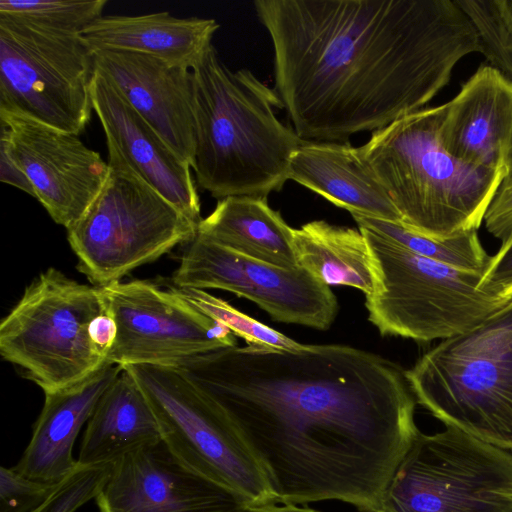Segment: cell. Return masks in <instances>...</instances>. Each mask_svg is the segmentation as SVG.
<instances>
[{
    "label": "cell",
    "mask_w": 512,
    "mask_h": 512,
    "mask_svg": "<svg viewBox=\"0 0 512 512\" xmlns=\"http://www.w3.org/2000/svg\"><path fill=\"white\" fill-rule=\"evenodd\" d=\"M60 483V482H59ZM58 484L32 480L6 467L0 468V512H32Z\"/></svg>",
    "instance_id": "30"
},
{
    "label": "cell",
    "mask_w": 512,
    "mask_h": 512,
    "mask_svg": "<svg viewBox=\"0 0 512 512\" xmlns=\"http://www.w3.org/2000/svg\"><path fill=\"white\" fill-rule=\"evenodd\" d=\"M0 180L15 186L35 198V192L28 177L15 162L7 144L0 139Z\"/></svg>",
    "instance_id": "33"
},
{
    "label": "cell",
    "mask_w": 512,
    "mask_h": 512,
    "mask_svg": "<svg viewBox=\"0 0 512 512\" xmlns=\"http://www.w3.org/2000/svg\"><path fill=\"white\" fill-rule=\"evenodd\" d=\"M175 368L233 424L275 503L336 500L378 512L420 432L406 370L353 346H235Z\"/></svg>",
    "instance_id": "1"
},
{
    "label": "cell",
    "mask_w": 512,
    "mask_h": 512,
    "mask_svg": "<svg viewBox=\"0 0 512 512\" xmlns=\"http://www.w3.org/2000/svg\"><path fill=\"white\" fill-rule=\"evenodd\" d=\"M89 333L94 345L107 358L117 337L116 321L110 313L109 308L92 320Z\"/></svg>",
    "instance_id": "34"
},
{
    "label": "cell",
    "mask_w": 512,
    "mask_h": 512,
    "mask_svg": "<svg viewBox=\"0 0 512 512\" xmlns=\"http://www.w3.org/2000/svg\"><path fill=\"white\" fill-rule=\"evenodd\" d=\"M477 32L480 53L512 80V29L497 0H455Z\"/></svg>",
    "instance_id": "28"
},
{
    "label": "cell",
    "mask_w": 512,
    "mask_h": 512,
    "mask_svg": "<svg viewBox=\"0 0 512 512\" xmlns=\"http://www.w3.org/2000/svg\"><path fill=\"white\" fill-rule=\"evenodd\" d=\"M91 100L106 144L112 145L166 200L199 224L201 204L191 165L130 106L114 83L96 69Z\"/></svg>",
    "instance_id": "17"
},
{
    "label": "cell",
    "mask_w": 512,
    "mask_h": 512,
    "mask_svg": "<svg viewBox=\"0 0 512 512\" xmlns=\"http://www.w3.org/2000/svg\"><path fill=\"white\" fill-rule=\"evenodd\" d=\"M121 371V366L107 362L75 385L45 393L31 439L13 469L49 484H58L71 474L78 466L72 450L80 429Z\"/></svg>",
    "instance_id": "19"
},
{
    "label": "cell",
    "mask_w": 512,
    "mask_h": 512,
    "mask_svg": "<svg viewBox=\"0 0 512 512\" xmlns=\"http://www.w3.org/2000/svg\"><path fill=\"white\" fill-rule=\"evenodd\" d=\"M487 231L501 243L512 237V177L503 180L484 217Z\"/></svg>",
    "instance_id": "32"
},
{
    "label": "cell",
    "mask_w": 512,
    "mask_h": 512,
    "mask_svg": "<svg viewBox=\"0 0 512 512\" xmlns=\"http://www.w3.org/2000/svg\"><path fill=\"white\" fill-rule=\"evenodd\" d=\"M289 180L351 215L401 223L399 212L360 147L349 142L305 141L291 157Z\"/></svg>",
    "instance_id": "20"
},
{
    "label": "cell",
    "mask_w": 512,
    "mask_h": 512,
    "mask_svg": "<svg viewBox=\"0 0 512 512\" xmlns=\"http://www.w3.org/2000/svg\"><path fill=\"white\" fill-rule=\"evenodd\" d=\"M507 167H508V176L506 178H510V177H512V148H511V151H510V154L508 157Z\"/></svg>",
    "instance_id": "37"
},
{
    "label": "cell",
    "mask_w": 512,
    "mask_h": 512,
    "mask_svg": "<svg viewBox=\"0 0 512 512\" xmlns=\"http://www.w3.org/2000/svg\"><path fill=\"white\" fill-rule=\"evenodd\" d=\"M445 105L424 107L374 131L360 151L401 224L445 240L477 230L506 174L462 162L443 147Z\"/></svg>",
    "instance_id": "4"
},
{
    "label": "cell",
    "mask_w": 512,
    "mask_h": 512,
    "mask_svg": "<svg viewBox=\"0 0 512 512\" xmlns=\"http://www.w3.org/2000/svg\"><path fill=\"white\" fill-rule=\"evenodd\" d=\"M107 309L101 287L49 268L1 320V355L44 394L75 385L107 363L89 333L92 320Z\"/></svg>",
    "instance_id": "8"
},
{
    "label": "cell",
    "mask_w": 512,
    "mask_h": 512,
    "mask_svg": "<svg viewBox=\"0 0 512 512\" xmlns=\"http://www.w3.org/2000/svg\"><path fill=\"white\" fill-rule=\"evenodd\" d=\"M0 128V139L28 177L35 198L54 222L71 228L102 191L108 162L79 135L17 112L0 109Z\"/></svg>",
    "instance_id": "14"
},
{
    "label": "cell",
    "mask_w": 512,
    "mask_h": 512,
    "mask_svg": "<svg viewBox=\"0 0 512 512\" xmlns=\"http://www.w3.org/2000/svg\"><path fill=\"white\" fill-rule=\"evenodd\" d=\"M107 150V181L67 230L78 269L97 287L120 281L198 233V223L148 184L112 145Z\"/></svg>",
    "instance_id": "7"
},
{
    "label": "cell",
    "mask_w": 512,
    "mask_h": 512,
    "mask_svg": "<svg viewBox=\"0 0 512 512\" xmlns=\"http://www.w3.org/2000/svg\"><path fill=\"white\" fill-rule=\"evenodd\" d=\"M292 231L267 197L229 196L198 224V235L246 257L286 269L297 268Z\"/></svg>",
    "instance_id": "23"
},
{
    "label": "cell",
    "mask_w": 512,
    "mask_h": 512,
    "mask_svg": "<svg viewBox=\"0 0 512 512\" xmlns=\"http://www.w3.org/2000/svg\"><path fill=\"white\" fill-rule=\"evenodd\" d=\"M191 71L198 186L218 200L280 191L305 140L276 117L284 109L276 91L248 69L232 72L213 45Z\"/></svg>",
    "instance_id": "3"
},
{
    "label": "cell",
    "mask_w": 512,
    "mask_h": 512,
    "mask_svg": "<svg viewBox=\"0 0 512 512\" xmlns=\"http://www.w3.org/2000/svg\"><path fill=\"white\" fill-rule=\"evenodd\" d=\"M378 512H512V451L450 426L420 431Z\"/></svg>",
    "instance_id": "9"
},
{
    "label": "cell",
    "mask_w": 512,
    "mask_h": 512,
    "mask_svg": "<svg viewBox=\"0 0 512 512\" xmlns=\"http://www.w3.org/2000/svg\"><path fill=\"white\" fill-rule=\"evenodd\" d=\"M95 501L99 512H244L252 506L186 468L162 441L113 463Z\"/></svg>",
    "instance_id": "15"
},
{
    "label": "cell",
    "mask_w": 512,
    "mask_h": 512,
    "mask_svg": "<svg viewBox=\"0 0 512 512\" xmlns=\"http://www.w3.org/2000/svg\"><path fill=\"white\" fill-rule=\"evenodd\" d=\"M219 27L215 19L178 18L169 12L110 15L94 21L80 37L91 51L145 54L191 70L212 46Z\"/></svg>",
    "instance_id": "21"
},
{
    "label": "cell",
    "mask_w": 512,
    "mask_h": 512,
    "mask_svg": "<svg viewBox=\"0 0 512 512\" xmlns=\"http://www.w3.org/2000/svg\"><path fill=\"white\" fill-rule=\"evenodd\" d=\"M107 0H1L0 14L10 15L36 26L80 35L102 17Z\"/></svg>",
    "instance_id": "26"
},
{
    "label": "cell",
    "mask_w": 512,
    "mask_h": 512,
    "mask_svg": "<svg viewBox=\"0 0 512 512\" xmlns=\"http://www.w3.org/2000/svg\"><path fill=\"white\" fill-rule=\"evenodd\" d=\"M275 91L305 141L347 142L418 111L480 53L454 0H256Z\"/></svg>",
    "instance_id": "2"
},
{
    "label": "cell",
    "mask_w": 512,
    "mask_h": 512,
    "mask_svg": "<svg viewBox=\"0 0 512 512\" xmlns=\"http://www.w3.org/2000/svg\"><path fill=\"white\" fill-rule=\"evenodd\" d=\"M172 281L177 288L231 292L254 302L274 321L317 330L329 329L339 309L330 287L304 269L261 262L198 234L189 243Z\"/></svg>",
    "instance_id": "13"
},
{
    "label": "cell",
    "mask_w": 512,
    "mask_h": 512,
    "mask_svg": "<svg viewBox=\"0 0 512 512\" xmlns=\"http://www.w3.org/2000/svg\"><path fill=\"white\" fill-rule=\"evenodd\" d=\"M122 368L143 390L162 442L182 465L252 505L275 503L262 469L233 424L180 370L155 365Z\"/></svg>",
    "instance_id": "10"
},
{
    "label": "cell",
    "mask_w": 512,
    "mask_h": 512,
    "mask_svg": "<svg viewBox=\"0 0 512 512\" xmlns=\"http://www.w3.org/2000/svg\"><path fill=\"white\" fill-rule=\"evenodd\" d=\"M92 53L95 69L114 83L130 106L193 168L196 123L192 71L134 52Z\"/></svg>",
    "instance_id": "16"
},
{
    "label": "cell",
    "mask_w": 512,
    "mask_h": 512,
    "mask_svg": "<svg viewBox=\"0 0 512 512\" xmlns=\"http://www.w3.org/2000/svg\"><path fill=\"white\" fill-rule=\"evenodd\" d=\"M162 441L143 390L122 368L100 397L84 431L78 464L112 465L125 455Z\"/></svg>",
    "instance_id": "22"
},
{
    "label": "cell",
    "mask_w": 512,
    "mask_h": 512,
    "mask_svg": "<svg viewBox=\"0 0 512 512\" xmlns=\"http://www.w3.org/2000/svg\"><path fill=\"white\" fill-rule=\"evenodd\" d=\"M298 267L327 286H348L370 295L377 275L367 241L358 229L314 220L293 228Z\"/></svg>",
    "instance_id": "24"
},
{
    "label": "cell",
    "mask_w": 512,
    "mask_h": 512,
    "mask_svg": "<svg viewBox=\"0 0 512 512\" xmlns=\"http://www.w3.org/2000/svg\"><path fill=\"white\" fill-rule=\"evenodd\" d=\"M111 466L78 464L32 512H75L97 497L109 477Z\"/></svg>",
    "instance_id": "29"
},
{
    "label": "cell",
    "mask_w": 512,
    "mask_h": 512,
    "mask_svg": "<svg viewBox=\"0 0 512 512\" xmlns=\"http://www.w3.org/2000/svg\"><path fill=\"white\" fill-rule=\"evenodd\" d=\"M501 12L512 29V0H497Z\"/></svg>",
    "instance_id": "36"
},
{
    "label": "cell",
    "mask_w": 512,
    "mask_h": 512,
    "mask_svg": "<svg viewBox=\"0 0 512 512\" xmlns=\"http://www.w3.org/2000/svg\"><path fill=\"white\" fill-rule=\"evenodd\" d=\"M174 290L210 318L227 326L235 336L245 340L248 346L281 350H298L304 344L240 312L228 302L196 288Z\"/></svg>",
    "instance_id": "27"
},
{
    "label": "cell",
    "mask_w": 512,
    "mask_h": 512,
    "mask_svg": "<svg viewBox=\"0 0 512 512\" xmlns=\"http://www.w3.org/2000/svg\"><path fill=\"white\" fill-rule=\"evenodd\" d=\"M358 228L369 229L397 242L420 256L463 270L483 272L490 257L483 248L477 230L439 240L416 233L399 222L352 214Z\"/></svg>",
    "instance_id": "25"
},
{
    "label": "cell",
    "mask_w": 512,
    "mask_h": 512,
    "mask_svg": "<svg viewBox=\"0 0 512 512\" xmlns=\"http://www.w3.org/2000/svg\"><path fill=\"white\" fill-rule=\"evenodd\" d=\"M478 289L492 296L512 299V237L501 243L498 252L490 257Z\"/></svg>",
    "instance_id": "31"
},
{
    "label": "cell",
    "mask_w": 512,
    "mask_h": 512,
    "mask_svg": "<svg viewBox=\"0 0 512 512\" xmlns=\"http://www.w3.org/2000/svg\"><path fill=\"white\" fill-rule=\"evenodd\" d=\"M270 503L249 506L244 512H320L306 505L291 503Z\"/></svg>",
    "instance_id": "35"
},
{
    "label": "cell",
    "mask_w": 512,
    "mask_h": 512,
    "mask_svg": "<svg viewBox=\"0 0 512 512\" xmlns=\"http://www.w3.org/2000/svg\"><path fill=\"white\" fill-rule=\"evenodd\" d=\"M116 321L117 337L106 362L121 367H177L182 361L237 346L236 336L180 296L147 280L101 287Z\"/></svg>",
    "instance_id": "12"
},
{
    "label": "cell",
    "mask_w": 512,
    "mask_h": 512,
    "mask_svg": "<svg viewBox=\"0 0 512 512\" xmlns=\"http://www.w3.org/2000/svg\"><path fill=\"white\" fill-rule=\"evenodd\" d=\"M94 72L80 35L0 14V109L80 135L94 111Z\"/></svg>",
    "instance_id": "11"
},
{
    "label": "cell",
    "mask_w": 512,
    "mask_h": 512,
    "mask_svg": "<svg viewBox=\"0 0 512 512\" xmlns=\"http://www.w3.org/2000/svg\"><path fill=\"white\" fill-rule=\"evenodd\" d=\"M439 127L444 149L470 165L503 172L512 148V80L480 66L445 103Z\"/></svg>",
    "instance_id": "18"
},
{
    "label": "cell",
    "mask_w": 512,
    "mask_h": 512,
    "mask_svg": "<svg viewBox=\"0 0 512 512\" xmlns=\"http://www.w3.org/2000/svg\"><path fill=\"white\" fill-rule=\"evenodd\" d=\"M405 373L416 402L446 427L512 451V299Z\"/></svg>",
    "instance_id": "5"
},
{
    "label": "cell",
    "mask_w": 512,
    "mask_h": 512,
    "mask_svg": "<svg viewBox=\"0 0 512 512\" xmlns=\"http://www.w3.org/2000/svg\"><path fill=\"white\" fill-rule=\"evenodd\" d=\"M359 230L377 275L374 291L365 296L368 320L382 336L444 340L470 330L511 300L480 291L483 272L452 267L369 229Z\"/></svg>",
    "instance_id": "6"
}]
</instances>
